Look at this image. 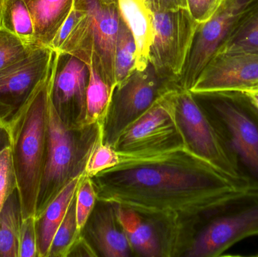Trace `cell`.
<instances>
[{
	"instance_id": "836d02e7",
	"label": "cell",
	"mask_w": 258,
	"mask_h": 257,
	"mask_svg": "<svg viewBox=\"0 0 258 257\" xmlns=\"http://www.w3.org/2000/svg\"><path fill=\"white\" fill-rule=\"evenodd\" d=\"M9 147V136L6 125H0V152Z\"/></svg>"
},
{
	"instance_id": "484cf974",
	"label": "cell",
	"mask_w": 258,
	"mask_h": 257,
	"mask_svg": "<svg viewBox=\"0 0 258 257\" xmlns=\"http://www.w3.org/2000/svg\"><path fill=\"white\" fill-rule=\"evenodd\" d=\"M103 125V122L99 123L98 137L92 146L85 167V175L91 178L114 167L119 162V153L111 145L104 141Z\"/></svg>"
},
{
	"instance_id": "ffe728a7",
	"label": "cell",
	"mask_w": 258,
	"mask_h": 257,
	"mask_svg": "<svg viewBox=\"0 0 258 257\" xmlns=\"http://www.w3.org/2000/svg\"><path fill=\"white\" fill-rule=\"evenodd\" d=\"M258 54V0L245 11L218 54Z\"/></svg>"
},
{
	"instance_id": "e0dca14e",
	"label": "cell",
	"mask_w": 258,
	"mask_h": 257,
	"mask_svg": "<svg viewBox=\"0 0 258 257\" xmlns=\"http://www.w3.org/2000/svg\"><path fill=\"white\" fill-rule=\"evenodd\" d=\"M34 27L35 43L50 48L69 16L74 0H24Z\"/></svg>"
},
{
	"instance_id": "6da1fadb",
	"label": "cell",
	"mask_w": 258,
	"mask_h": 257,
	"mask_svg": "<svg viewBox=\"0 0 258 257\" xmlns=\"http://www.w3.org/2000/svg\"><path fill=\"white\" fill-rule=\"evenodd\" d=\"M118 153L119 164L92 178L98 201L144 217L159 235L163 257L183 256L205 207L236 190L186 145Z\"/></svg>"
},
{
	"instance_id": "f546056e",
	"label": "cell",
	"mask_w": 258,
	"mask_h": 257,
	"mask_svg": "<svg viewBox=\"0 0 258 257\" xmlns=\"http://www.w3.org/2000/svg\"><path fill=\"white\" fill-rule=\"evenodd\" d=\"M18 257H39L34 216L23 219L20 230Z\"/></svg>"
},
{
	"instance_id": "4fadbf2b",
	"label": "cell",
	"mask_w": 258,
	"mask_h": 257,
	"mask_svg": "<svg viewBox=\"0 0 258 257\" xmlns=\"http://www.w3.org/2000/svg\"><path fill=\"white\" fill-rule=\"evenodd\" d=\"M54 50L37 46L25 58L0 70V119L7 123L34 93L49 70Z\"/></svg>"
},
{
	"instance_id": "f1b7e54d",
	"label": "cell",
	"mask_w": 258,
	"mask_h": 257,
	"mask_svg": "<svg viewBox=\"0 0 258 257\" xmlns=\"http://www.w3.org/2000/svg\"><path fill=\"white\" fill-rule=\"evenodd\" d=\"M17 190L16 178L12 165L10 149L0 152V212L8 198Z\"/></svg>"
},
{
	"instance_id": "8992f818",
	"label": "cell",
	"mask_w": 258,
	"mask_h": 257,
	"mask_svg": "<svg viewBox=\"0 0 258 257\" xmlns=\"http://www.w3.org/2000/svg\"><path fill=\"white\" fill-rule=\"evenodd\" d=\"M82 8L74 36V56L95 65L106 81L114 89V51L120 13L118 5L101 0H74Z\"/></svg>"
},
{
	"instance_id": "ba28073f",
	"label": "cell",
	"mask_w": 258,
	"mask_h": 257,
	"mask_svg": "<svg viewBox=\"0 0 258 257\" xmlns=\"http://www.w3.org/2000/svg\"><path fill=\"white\" fill-rule=\"evenodd\" d=\"M178 89H171L118 136V152H137L186 145L176 114Z\"/></svg>"
},
{
	"instance_id": "603a6c76",
	"label": "cell",
	"mask_w": 258,
	"mask_h": 257,
	"mask_svg": "<svg viewBox=\"0 0 258 257\" xmlns=\"http://www.w3.org/2000/svg\"><path fill=\"white\" fill-rule=\"evenodd\" d=\"M0 27L36 45L33 20L24 0H0Z\"/></svg>"
},
{
	"instance_id": "e575fe53",
	"label": "cell",
	"mask_w": 258,
	"mask_h": 257,
	"mask_svg": "<svg viewBox=\"0 0 258 257\" xmlns=\"http://www.w3.org/2000/svg\"><path fill=\"white\" fill-rule=\"evenodd\" d=\"M246 95L251 104L258 110V89L254 90L248 91V92H242Z\"/></svg>"
},
{
	"instance_id": "30bf717a",
	"label": "cell",
	"mask_w": 258,
	"mask_h": 257,
	"mask_svg": "<svg viewBox=\"0 0 258 257\" xmlns=\"http://www.w3.org/2000/svg\"><path fill=\"white\" fill-rule=\"evenodd\" d=\"M254 1L228 0L210 19L198 24L175 82L177 89L190 91L203 69L218 54L242 14Z\"/></svg>"
},
{
	"instance_id": "4dcf8cb0",
	"label": "cell",
	"mask_w": 258,
	"mask_h": 257,
	"mask_svg": "<svg viewBox=\"0 0 258 257\" xmlns=\"http://www.w3.org/2000/svg\"><path fill=\"white\" fill-rule=\"evenodd\" d=\"M186 9L192 19L198 23L210 19L228 0H186Z\"/></svg>"
},
{
	"instance_id": "d4e9b609",
	"label": "cell",
	"mask_w": 258,
	"mask_h": 257,
	"mask_svg": "<svg viewBox=\"0 0 258 257\" xmlns=\"http://www.w3.org/2000/svg\"><path fill=\"white\" fill-rule=\"evenodd\" d=\"M81 233L77 227L75 196L53 238L47 257H68L70 250Z\"/></svg>"
},
{
	"instance_id": "2e32d148",
	"label": "cell",
	"mask_w": 258,
	"mask_h": 257,
	"mask_svg": "<svg viewBox=\"0 0 258 257\" xmlns=\"http://www.w3.org/2000/svg\"><path fill=\"white\" fill-rule=\"evenodd\" d=\"M85 173L70 181L68 185L37 217H35V229L39 257H47L53 238L63 221Z\"/></svg>"
},
{
	"instance_id": "8fae6325",
	"label": "cell",
	"mask_w": 258,
	"mask_h": 257,
	"mask_svg": "<svg viewBox=\"0 0 258 257\" xmlns=\"http://www.w3.org/2000/svg\"><path fill=\"white\" fill-rule=\"evenodd\" d=\"M176 114L186 147L225 176L236 190H243L213 126L190 91L178 90Z\"/></svg>"
},
{
	"instance_id": "44dd1931",
	"label": "cell",
	"mask_w": 258,
	"mask_h": 257,
	"mask_svg": "<svg viewBox=\"0 0 258 257\" xmlns=\"http://www.w3.org/2000/svg\"><path fill=\"white\" fill-rule=\"evenodd\" d=\"M22 220L19 194L15 190L0 212V257H18Z\"/></svg>"
},
{
	"instance_id": "5bb4252c",
	"label": "cell",
	"mask_w": 258,
	"mask_h": 257,
	"mask_svg": "<svg viewBox=\"0 0 258 257\" xmlns=\"http://www.w3.org/2000/svg\"><path fill=\"white\" fill-rule=\"evenodd\" d=\"M258 89V54H217L190 89L194 95Z\"/></svg>"
},
{
	"instance_id": "1f68e13d",
	"label": "cell",
	"mask_w": 258,
	"mask_h": 257,
	"mask_svg": "<svg viewBox=\"0 0 258 257\" xmlns=\"http://www.w3.org/2000/svg\"><path fill=\"white\" fill-rule=\"evenodd\" d=\"M68 256H98V255L93 246L81 233L70 250Z\"/></svg>"
},
{
	"instance_id": "d6986e66",
	"label": "cell",
	"mask_w": 258,
	"mask_h": 257,
	"mask_svg": "<svg viewBox=\"0 0 258 257\" xmlns=\"http://www.w3.org/2000/svg\"><path fill=\"white\" fill-rule=\"evenodd\" d=\"M116 217L134 253L138 256L163 257L159 235L151 223L136 211L114 205Z\"/></svg>"
},
{
	"instance_id": "7402d4cb",
	"label": "cell",
	"mask_w": 258,
	"mask_h": 257,
	"mask_svg": "<svg viewBox=\"0 0 258 257\" xmlns=\"http://www.w3.org/2000/svg\"><path fill=\"white\" fill-rule=\"evenodd\" d=\"M89 80L86 94V126L103 122L111 101L113 88L103 78L98 68L91 62Z\"/></svg>"
},
{
	"instance_id": "ac0fdd59",
	"label": "cell",
	"mask_w": 258,
	"mask_h": 257,
	"mask_svg": "<svg viewBox=\"0 0 258 257\" xmlns=\"http://www.w3.org/2000/svg\"><path fill=\"white\" fill-rule=\"evenodd\" d=\"M118 9L136 44V69L142 70L148 64L149 51L153 41V12L145 0H118Z\"/></svg>"
},
{
	"instance_id": "d590c367",
	"label": "cell",
	"mask_w": 258,
	"mask_h": 257,
	"mask_svg": "<svg viewBox=\"0 0 258 257\" xmlns=\"http://www.w3.org/2000/svg\"><path fill=\"white\" fill-rule=\"evenodd\" d=\"M101 1L107 3V4L118 5V0H101Z\"/></svg>"
},
{
	"instance_id": "9c48e42d",
	"label": "cell",
	"mask_w": 258,
	"mask_h": 257,
	"mask_svg": "<svg viewBox=\"0 0 258 257\" xmlns=\"http://www.w3.org/2000/svg\"><path fill=\"white\" fill-rule=\"evenodd\" d=\"M152 12L153 37L149 62L158 74L175 85L199 24L186 9Z\"/></svg>"
},
{
	"instance_id": "277c9868",
	"label": "cell",
	"mask_w": 258,
	"mask_h": 257,
	"mask_svg": "<svg viewBox=\"0 0 258 257\" xmlns=\"http://www.w3.org/2000/svg\"><path fill=\"white\" fill-rule=\"evenodd\" d=\"M258 235V190H234L203 209L183 256L217 257L238 241Z\"/></svg>"
},
{
	"instance_id": "cb8c5ba5",
	"label": "cell",
	"mask_w": 258,
	"mask_h": 257,
	"mask_svg": "<svg viewBox=\"0 0 258 257\" xmlns=\"http://www.w3.org/2000/svg\"><path fill=\"white\" fill-rule=\"evenodd\" d=\"M136 63L135 39L128 26L120 18L114 51L115 86L122 84L136 69Z\"/></svg>"
},
{
	"instance_id": "3957f363",
	"label": "cell",
	"mask_w": 258,
	"mask_h": 257,
	"mask_svg": "<svg viewBox=\"0 0 258 257\" xmlns=\"http://www.w3.org/2000/svg\"><path fill=\"white\" fill-rule=\"evenodd\" d=\"M194 96L213 126L243 190H258L257 109L242 92Z\"/></svg>"
},
{
	"instance_id": "9a60e30c",
	"label": "cell",
	"mask_w": 258,
	"mask_h": 257,
	"mask_svg": "<svg viewBox=\"0 0 258 257\" xmlns=\"http://www.w3.org/2000/svg\"><path fill=\"white\" fill-rule=\"evenodd\" d=\"M82 233L98 256L127 257L134 254L113 204L98 201Z\"/></svg>"
},
{
	"instance_id": "d6a6232c",
	"label": "cell",
	"mask_w": 258,
	"mask_h": 257,
	"mask_svg": "<svg viewBox=\"0 0 258 257\" xmlns=\"http://www.w3.org/2000/svg\"><path fill=\"white\" fill-rule=\"evenodd\" d=\"M151 12H165L186 9V0H145Z\"/></svg>"
},
{
	"instance_id": "8d00e7d4",
	"label": "cell",
	"mask_w": 258,
	"mask_h": 257,
	"mask_svg": "<svg viewBox=\"0 0 258 257\" xmlns=\"http://www.w3.org/2000/svg\"><path fill=\"white\" fill-rule=\"evenodd\" d=\"M0 125H6V124L1 119H0Z\"/></svg>"
},
{
	"instance_id": "4316f807",
	"label": "cell",
	"mask_w": 258,
	"mask_h": 257,
	"mask_svg": "<svg viewBox=\"0 0 258 257\" xmlns=\"http://www.w3.org/2000/svg\"><path fill=\"white\" fill-rule=\"evenodd\" d=\"M38 45H29L0 27V70L25 58Z\"/></svg>"
},
{
	"instance_id": "52a82bcc",
	"label": "cell",
	"mask_w": 258,
	"mask_h": 257,
	"mask_svg": "<svg viewBox=\"0 0 258 257\" xmlns=\"http://www.w3.org/2000/svg\"><path fill=\"white\" fill-rule=\"evenodd\" d=\"M177 89L158 74L149 62L144 69H135L119 85L115 86L103 125L104 141L113 146L125 128L145 113L153 103L171 89Z\"/></svg>"
},
{
	"instance_id": "83f0119b",
	"label": "cell",
	"mask_w": 258,
	"mask_h": 257,
	"mask_svg": "<svg viewBox=\"0 0 258 257\" xmlns=\"http://www.w3.org/2000/svg\"><path fill=\"white\" fill-rule=\"evenodd\" d=\"M97 202L98 198L93 181L84 175L76 195V211L79 232H83Z\"/></svg>"
},
{
	"instance_id": "7c38bea8",
	"label": "cell",
	"mask_w": 258,
	"mask_h": 257,
	"mask_svg": "<svg viewBox=\"0 0 258 257\" xmlns=\"http://www.w3.org/2000/svg\"><path fill=\"white\" fill-rule=\"evenodd\" d=\"M89 80L87 63L71 54L57 52L50 100L60 119L74 129L87 128L86 94Z\"/></svg>"
},
{
	"instance_id": "7a4b0ae2",
	"label": "cell",
	"mask_w": 258,
	"mask_h": 257,
	"mask_svg": "<svg viewBox=\"0 0 258 257\" xmlns=\"http://www.w3.org/2000/svg\"><path fill=\"white\" fill-rule=\"evenodd\" d=\"M57 57V52L54 51L45 79L6 123L23 219L35 217L36 214V201L46 158L48 106Z\"/></svg>"
},
{
	"instance_id": "5b68a950",
	"label": "cell",
	"mask_w": 258,
	"mask_h": 257,
	"mask_svg": "<svg viewBox=\"0 0 258 257\" xmlns=\"http://www.w3.org/2000/svg\"><path fill=\"white\" fill-rule=\"evenodd\" d=\"M98 130L99 123L83 129L68 126L60 119L50 100L46 158L35 217L46 208L70 181L84 173Z\"/></svg>"
}]
</instances>
